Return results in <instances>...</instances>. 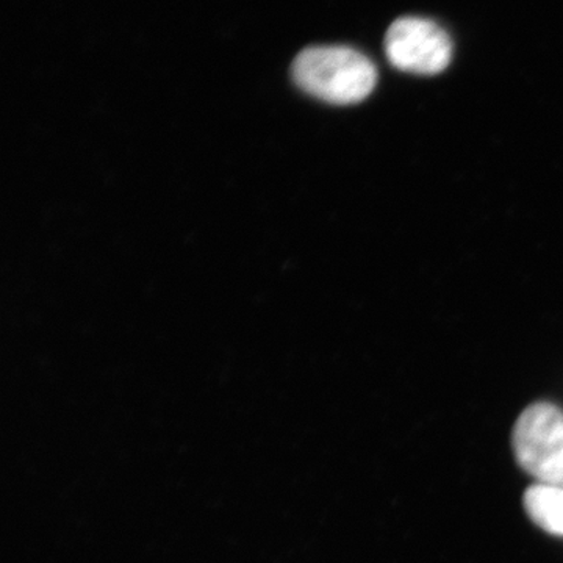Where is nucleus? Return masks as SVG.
<instances>
[{
  "label": "nucleus",
  "mask_w": 563,
  "mask_h": 563,
  "mask_svg": "<svg viewBox=\"0 0 563 563\" xmlns=\"http://www.w3.org/2000/svg\"><path fill=\"white\" fill-rule=\"evenodd\" d=\"M291 76L302 91L335 106L365 101L377 84L373 62L346 46L307 47L292 62Z\"/></svg>",
  "instance_id": "f257e3e1"
},
{
  "label": "nucleus",
  "mask_w": 563,
  "mask_h": 563,
  "mask_svg": "<svg viewBox=\"0 0 563 563\" xmlns=\"http://www.w3.org/2000/svg\"><path fill=\"white\" fill-rule=\"evenodd\" d=\"M515 457L540 484L563 485V412L554 404L536 402L517 420Z\"/></svg>",
  "instance_id": "f03ea898"
},
{
  "label": "nucleus",
  "mask_w": 563,
  "mask_h": 563,
  "mask_svg": "<svg viewBox=\"0 0 563 563\" xmlns=\"http://www.w3.org/2000/svg\"><path fill=\"white\" fill-rule=\"evenodd\" d=\"M385 54L391 65L404 73L435 76L450 66L453 43L435 22L406 16L388 29Z\"/></svg>",
  "instance_id": "7ed1b4c3"
},
{
  "label": "nucleus",
  "mask_w": 563,
  "mask_h": 563,
  "mask_svg": "<svg viewBox=\"0 0 563 563\" xmlns=\"http://www.w3.org/2000/svg\"><path fill=\"white\" fill-rule=\"evenodd\" d=\"M525 509L533 523L543 531L563 537L562 485H532L525 495Z\"/></svg>",
  "instance_id": "20e7f679"
}]
</instances>
